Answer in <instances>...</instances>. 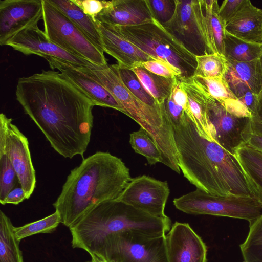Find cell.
<instances>
[{
    "instance_id": "6da1fadb",
    "label": "cell",
    "mask_w": 262,
    "mask_h": 262,
    "mask_svg": "<svg viewBox=\"0 0 262 262\" xmlns=\"http://www.w3.org/2000/svg\"><path fill=\"white\" fill-rule=\"evenodd\" d=\"M15 95L57 152L66 158L83 157L93 126L91 99L53 70L19 78Z\"/></svg>"
},
{
    "instance_id": "7a4b0ae2",
    "label": "cell",
    "mask_w": 262,
    "mask_h": 262,
    "mask_svg": "<svg viewBox=\"0 0 262 262\" xmlns=\"http://www.w3.org/2000/svg\"><path fill=\"white\" fill-rule=\"evenodd\" d=\"M172 127L178 165L190 183L217 195L253 197L235 156L201 136L186 112Z\"/></svg>"
},
{
    "instance_id": "3957f363",
    "label": "cell",
    "mask_w": 262,
    "mask_h": 262,
    "mask_svg": "<svg viewBox=\"0 0 262 262\" xmlns=\"http://www.w3.org/2000/svg\"><path fill=\"white\" fill-rule=\"evenodd\" d=\"M131 179L120 158L97 151L71 171L53 205L70 228L97 205L116 199Z\"/></svg>"
},
{
    "instance_id": "277c9868",
    "label": "cell",
    "mask_w": 262,
    "mask_h": 262,
    "mask_svg": "<svg viewBox=\"0 0 262 262\" xmlns=\"http://www.w3.org/2000/svg\"><path fill=\"white\" fill-rule=\"evenodd\" d=\"M171 225L167 216L156 217L115 199L97 205L69 229L72 247L91 254L111 235L134 231L161 236L169 231Z\"/></svg>"
},
{
    "instance_id": "5b68a950",
    "label": "cell",
    "mask_w": 262,
    "mask_h": 262,
    "mask_svg": "<svg viewBox=\"0 0 262 262\" xmlns=\"http://www.w3.org/2000/svg\"><path fill=\"white\" fill-rule=\"evenodd\" d=\"M93 78L115 98L123 110L152 137L162 155V163L173 171L179 169L172 125L166 113L149 106L136 97L124 85L116 65L85 67Z\"/></svg>"
},
{
    "instance_id": "8992f818",
    "label": "cell",
    "mask_w": 262,
    "mask_h": 262,
    "mask_svg": "<svg viewBox=\"0 0 262 262\" xmlns=\"http://www.w3.org/2000/svg\"><path fill=\"white\" fill-rule=\"evenodd\" d=\"M110 25L154 58L163 60L178 68L182 77L194 75L196 67L195 55L154 18L137 25Z\"/></svg>"
},
{
    "instance_id": "52a82bcc",
    "label": "cell",
    "mask_w": 262,
    "mask_h": 262,
    "mask_svg": "<svg viewBox=\"0 0 262 262\" xmlns=\"http://www.w3.org/2000/svg\"><path fill=\"white\" fill-rule=\"evenodd\" d=\"M173 203L177 209L187 214L243 219L249 224L262 214V207L253 197L220 196L197 188L175 198Z\"/></svg>"
},
{
    "instance_id": "ba28073f",
    "label": "cell",
    "mask_w": 262,
    "mask_h": 262,
    "mask_svg": "<svg viewBox=\"0 0 262 262\" xmlns=\"http://www.w3.org/2000/svg\"><path fill=\"white\" fill-rule=\"evenodd\" d=\"M44 32L53 43L77 57L98 66L107 62L99 50L81 31L61 11L43 0Z\"/></svg>"
},
{
    "instance_id": "9c48e42d",
    "label": "cell",
    "mask_w": 262,
    "mask_h": 262,
    "mask_svg": "<svg viewBox=\"0 0 262 262\" xmlns=\"http://www.w3.org/2000/svg\"><path fill=\"white\" fill-rule=\"evenodd\" d=\"M108 262H167L165 235L126 231L111 235L95 253Z\"/></svg>"
},
{
    "instance_id": "30bf717a",
    "label": "cell",
    "mask_w": 262,
    "mask_h": 262,
    "mask_svg": "<svg viewBox=\"0 0 262 262\" xmlns=\"http://www.w3.org/2000/svg\"><path fill=\"white\" fill-rule=\"evenodd\" d=\"M175 3L172 17L162 25L195 56L216 53L208 35L204 0H175Z\"/></svg>"
},
{
    "instance_id": "8fae6325",
    "label": "cell",
    "mask_w": 262,
    "mask_h": 262,
    "mask_svg": "<svg viewBox=\"0 0 262 262\" xmlns=\"http://www.w3.org/2000/svg\"><path fill=\"white\" fill-rule=\"evenodd\" d=\"M206 113L212 141L234 155L244 144L243 135L250 126L251 117L239 114L229 100L219 101L207 93Z\"/></svg>"
},
{
    "instance_id": "7c38bea8",
    "label": "cell",
    "mask_w": 262,
    "mask_h": 262,
    "mask_svg": "<svg viewBox=\"0 0 262 262\" xmlns=\"http://www.w3.org/2000/svg\"><path fill=\"white\" fill-rule=\"evenodd\" d=\"M5 114L0 115V148L8 156L20 186L29 199L36 186L35 171L27 137Z\"/></svg>"
},
{
    "instance_id": "4fadbf2b",
    "label": "cell",
    "mask_w": 262,
    "mask_h": 262,
    "mask_svg": "<svg viewBox=\"0 0 262 262\" xmlns=\"http://www.w3.org/2000/svg\"><path fill=\"white\" fill-rule=\"evenodd\" d=\"M169 193L167 182L143 175L132 178L116 200L151 215L164 217Z\"/></svg>"
},
{
    "instance_id": "5bb4252c",
    "label": "cell",
    "mask_w": 262,
    "mask_h": 262,
    "mask_svg": "<svg viewBox=\"0 0 262 262\" xmlns=\"http://www.w3.org/2000/svg\"><path fill=\"white\" fill-rule=\"evenodd\" d=\"M43 17V0L0 1V45Z\"/></svg>"
},
{
    "instance_id": "9a60e30c",
    "label": "cell",
    "mask_w": 262,
    "mask_h": 262,
    "mask_svg": "<svg viewBox=\"0 0 262 262\" xmlns=\"http://www.w3.org/2000/svg\"><path fill=\"white\" fill-rule=\"evenodd\" d=\"M6 45L27 55L35 54L46 59L55 58L80 67H90L94 64L53 43L37 24L21 31L10 39Z\"/></svg>"
},
{
    "instance_id": "2e32d148",
    "label": "cell",
    "mask_w": 262,
    "mask_h": 262,
    "mask_svg": "<svg viewBox=\"0 0 262 262\" xmlns=\"http://www.w3.org/2000/svg\"><path fill=\"white\" fill-rule=\"evenodd\" d=\"M167 262H207V247L186 223L175 222L165 234Z\"/></svg>"
},
{
    "instance_id": "e0dca14e",
    "label": "cell",
    "mask_w": 262,
    "mask_h": 262,
    "mask_svg": "<svg viewBox=\"0 0 262 262\" xmlns=\"http://www.w3.org/2000/svg\"><path fill=\"white\" fill-rule=\"evenodd\" d=\"M46 60L53 70H58L67 79L91 99L95 105L114 108L123 113L115 98L85 70V67L55 58H48Z\"/></svg>"
},
{
    "instance_id": "ac0fdd59",
    "label": "cell",
    "mask_w": 262,
    "mask_h": 262,
    "mask_svg": "<svg viewBox=\"0 0 262 262\" xmlns=\"http://www.w3.org/2000/svg\"><path fill=\"white\" fill-rule=\"evenodd\" d=\"M96 21L103 52L116 59L119 68L133 70L144 62L155 59L126 40L110 25L97 20Z\"/></svg>"
},
{
    "instance_id": "d6986e66",
    "label": "cell",
    "mask_w": 262,
    "mask_h": 262,
    "mask_svg": "<svg viewBox=\"0 0 262 262\" xmlns=\"http://www.w3.org/2000/svg\"><path fill=\"white\" fill-rule=\"evenodd\" d=\"M227 61L223 76L234 96L247 92L259 95L262 91V64L260 59L249 62Z\"/></svg>"
},
{
    "instance_id": "ffe728a7",
    "label": "cell",
    "mask_w": 262,
    "mask_h": 262,
    "mask_svg": "<svg viewBox=\"0 0 262 262\" xmlns=\"http://www.w3.org/2000/svg\"><path fill=\"white\" fill-rule=\"evenodd\" d=\"M154 18L147 0H113L110 7L103 10L95 20L117 26H134Z\"/></svg>"
},
{
    "instance_id": "44dd1931",
    "label": "cell",
    "mask_w": 262,
    "mask_h": 262,
    "mask_svg": "<svg viewBox=\"0 0 262 262\" xmlns=\"http://www.w3.org/2000/svg\"><path fill=\"white\" fill-rule=\"evenodd\" d=\"M225 30L243 40L262 45V9L249 0L225 26Z\"/></svg>"
},
{
    "instance_id": "7402d4cb",
    "label": "cell",
    "mask_w": 262,
    "mask_h": 262,
    "mask_svg": "<svg viewBox=\"0 0 262 262\" xmlns=\"http://www.w3.org/2000/svg\"><path fill=\"white\" fill-rule=\"evenodd\" d=\"M180 80L187 95L193 122L197 130L201 136L212 141L207 118V92L194 76L180 77Z\"/></svg>"
},
{
    "instance_id": "603a6c76",
    "label": "cell",
    "mask_w": 262,
    "mask_h": 262,
    "mask_svg": "<svg viewBox=\"0 0 262 262\" xmlns=\"http://www.w3.org/2000/svg\"><path fill=\"white\" fill-rule=\"evenodd\" d=\"M236 157L253 197L262 207V152L245 144L236 149Z\"/></svg>"
},
{
    "instance_id": "cb8c5ba5",
    "label": "cell",
    "mask_w": 262,
    "mask_h": 262,
    "mask_svg": "<svg viewBox=\"0 0 262 262\" xmlns=\"http://www.w3.org/2000/svg\"><path fill=\"white\" fill-rule=\"evenodd\" d=\"M49 1L66 15L99 50L104 52L96 20L84 13L72 0Z\"/></svg>"
},
{
    "instance_id": "d4e9b609",
    "label": "cell",
    "mask_w": 262,
    "mask_h": 262,
    "mask_svg": "<svg viewBox=\"0 0 262 262\" xmlns=\"http://www.w3.org/2000/svg\"><path fill=\"white\" fill-rule=\"evenodd\" d=\"M223 56L228 61L249 62L260 59L262 45L243 40L226 31Z\"/></svg>"
},
{
    "instance_id": "484cf974",
    "label": "cell",
    "mask_w": 262,
    "mask_h": 262,
    "mask_svg": "<svg viewBox=\"0 0 262 262\" xmlns=\"http://www.w3.org/2000/svg\"><path fill=\"white\" fill-rule=\"evenodd\" d=\"M10 219L0 211V262H24L19 241L15 237Z\"/></svg>"
},
{
    "instance_id": "4316f807",
    "label": "cell",
    "mask_w": 262,
    "mask_h": 262,
    "mask_svg": "<svg viewBox=\"0 0 262 262\" xmlns=\"http://www.w3.org/2000/svg\"><path fill=\"white\" fill-rule=\"evenodd\" d=\"M204 6L207 32L210 43L216 53L223 55L226 25L219 14L220 6L218 1L204 0Z\"/></svg>"
},
{
    "instance_id": "83f0119b",
    "label": "cell",
    "mask_w": 262,
    "mask_h": 262,
    "mask_svg": "<svg viewBox=\"0 0 262 262\" xmlns=\"http://www.w3.org/2000/svg\"><path fill=\"white\" fill-rule=\"evenodd\" d=\"M132 70L159 104L163 103L169 97L174 78L156 75L142 66L136 67Z\"/></svg>"
},
{
    "instance_id": "f1b7e54d",
    "label": "cell",
    "mask_w": 262,
    "mask_h": 262,
    "mask_svg": "<svg viewBox=\"0 0 262 262\" xmlns=\"http://www.w3.org/2000/svg\"><path fill=\"white\" fill-rule=\"evenodd\" d=\"M240 248L245 261L262 262V214L249 224L248 235Z\"/></svg>"
},
{
    "instance_id": "f546056e",
    "label": "cell",
    "mask_w": 262,
    "mask_h": 262,
    "mask_svg": "<svg viewBox=\"0 0 262 262\" xmlns=\"http://www.w3.org/2000/svg\"><path fill=\"white\" fill-rule=\"evenodd\" d=\"M129 143L136 153L144 156L150 165L162 163V155L157 144L148 134L142 128L132 133L129 135Z\"/></svg>"
},
{
    "instance_id": "4dcf8cb0",
    "label": "cell",
    "mask_w": 262,
    "mask_h": 262,
    "mask_svg": "<svg viewBox=\"0 0 262 262\" xmlns=\"http://www.w3.org/2000/svg\"><path fill=\"white\" fill-rule=\"evenodd\" d=\"M196 67L194 76L215 77L223 76L227 67L225 57L217 53L195 56Z\"/></svg>"
},
{
    "instance_id": "1f68e13d",
    "label": "cell",
    "mask_w": 262,
    "mask_h": 262,
    "mask_svg": "<svg viewBox=\"0 0 262 262\" xmlns=\"http://www.w3.org/2000/svg\"><path fill=\"white\" fill-rule=\"evenodd\" d=\"M115 65L123 83L136 97L145 104L163 112L161 105L145 89L132 70L120 68L118 64Z\"/></svg>"
},
{
    "instance_id": "d6a6232c",
    "label": "cell",
    "mask_w": 262,
    "mask_h": 262,
    "mask_svg": "<svg viewBox=\"0 0 262 262\" xmlns=\"http://www.w3.org/2000/svg\"><path fill=\"white\" fill-rule=\"evenodd\" d=\"M61 223L59 213L55 211L53 214L40 220L33 222L22 226H14L13 231L15 237L20 241L31 235L39 233H51Z\"/></svg>"
},
{
    "instance_id": "836d02e7",
    "label": "cell",
    "mask_w": 262,
    "mask_h": 262,
    "mask_svg": "<svg viewBox=\"0 0 262 262\" xmlns=\"http://www.w3.org/2000/svg\"><path fill=\"white\" fill-rule=\"evenodd\" d=\"M16 179V172L8 156L0 148V203L14 188Z\"/></svg>"
},
{
    "instance_id": "e575fe53",
    "label": "cell",
    "mask_w": 262,
    "mask_h": 262,
    "mask_svg": "<svg viewBox=\"0 0 262 262\" xmlns=\"http://www.w3.org/2000/svg\"><path fill=\"white\" fill-rule=\"evenodd\" d=\"M202 84L207 93L222 101L228 99H237L231 91L223 75L215 77H196Z\"/></svg>"
},
{
    "instance_id": "d590c367",
    "label": "cell",
    "mask_w": 262,
    "mask_h": 262,
    "mask_svg": "<svg viewBox=\"0 0 262 262\" xmlns=\"http://www.w3.org/2000/svg\"><path fill=\"white\" fill-rule=\"evenodd\" d=\"M154 18L163 24L172 17L175 9V0H147Z\"/></svg>"
},
{
    "instance_id": "8d00e7d4",
    "label": "cell",
    "mask_w": 262,
    "mask_h": 262,
    "mask_svg": "<svg viewBox=\"0 0 262 262\" xmlns=\"http://www.w3.org/2000/svg\"><path fill=\"white\" fill-rule=\"evenodd\" d=\"M141 66L148 71L167 78L182 77V72L178 68L163 60L154 59L141 63Z\"/></svg>"
},
{
    "instance_id": "74e56055",
    "label": "cell",
    "mask_w": 262,
    "mask_h": 262,
    "mask_svg": "<svg viewBox=\"0 0 262 262\" xmlns=\"http://www.w3.org/2000/svg\"><path fill=\"white\" fill-rule=\"evenodd\" d=\"M86 14L95 18L106 8L110 7L112 1L72 0Z\"/></svg>"
},
{
    "instance_id": "f35d334b",
    "label": "cell",
    "mask_w": 262,
    "mask_h": 262,
    "mask_svg": "<svg viewBox=\"0 0 262 262\" xmlns=\"http://www.w3.org/2000/svg\"><path fill=\"white\" fill-rule=\"evenodd\" d=\"M170 96L174 102L183 108L187 115L193 121V116L190 111L187 95L181 86L180 77L174 78Z\"/></svg>"
},
{
    "instance_id": "ab89813d",
    "label": "cell",
    "mask_w": 262,
    "mask_h": 262,
    "mask_svg": "<svg viewBox=\"0 0 262 262\" xmlns=\"http://www.w3.org/2000/svg\"><path fill=\"white\" fill-rule=\"evenodd\" d=\"M246 2V0H225L222 2L219 14L225 25L241 9Z\"/></svg>"
},
{
    "instance_id": "60d3db41",
    "label": "cell",
    "mask_w": 262,
    "mask_h": 262,
    "mask_svg": "<svg viewBox=\"0 0 262 262\" xmlns=\"http://www.w3.org/2000/svg\"><path fill=\"white\" fill-rule=\"evenodd\" d=\"M251 129L262 136V91L258 95L255 108L250 118Z\"/></svg>"
},
{
    "instance_id": "b9f144b4",
    "label": "cell",
    "mask_w": 262,
    "mask_h": 262,
    "mask_svg": "<svg viewBox=\"0 0 262 262\" xmlns=\"http://www.w3.org/2000/svg\"><path fill=\"white\" fill-rule=\"evenodd\" d=\"M244 144L262 152V136L253 132L251 126L243 135Z\"/></svg>"
},
{
    "instance_id": "7bdbcfd3",
    "label": "cell",
    "mask_w": 262,
    "mask_h": 262,
    "mask_svg": "<svg viewBox=\"0 0 262 262\" xmlns=\"http://www.w3.org/2000/svg\"><path fill=\"white\" fill-rule=\"evenodd\" d=\"M25 199H26L25 192L20 186L15 187L11 190L1 204L2 205L6 204L18 205Z\"/></svg>"
},
{
    "instance_id": "ee69618b",
    "label": "cell",
    "mask_w": 262,
    "mask_h": 262,
    "mask_svg": "<svg viewBox=\"0 0 262 262\" xmlns=\"http://www.w3.org/2000/svg\"><path fill=\"white\" fill-rule=\"evenodd\" d=\"M258 95L252 92H247L238 99L252 114L253 113L258 100Z\"/></svg>"
},
{
    "instance_id": "f6af8a7d",
    "label": "cell",
    "mask_w": 262,
    "mask_h": 262,
    "mask_svg": "<svg viewBox=\"0 0 262 262\" xmlns=\"http://www.w3.org/2000/svg\"><path fill=\"white\" fill-rule=\"evenodd\" d=\"M92 262H108L103 257L95 253L90 254Z\"/></svg>"
},
{
    "instance_id": "bcb514c9",
    "label": "cell",
    "mask_w": 262,
    "mask_h": 262,
    "mask_svg": "<svg viewBox=\"0 0 262 262\" xmlns=\"http://www.w3.org/2000/svg\"><path fill=\"white\" fill-rule=\"evenodd\" d=\"M260 61H261V64H262V56H261V58H260Z\"/></svg>"
},
{
    "instance_id": "7dc6e473",
    "label": "cell",
    "mask_w": 262,
    "mask_h": 262,
    "mask_svg": "<svg viewBox=\"0 0 262 262\" xmlns=\"http://www.w3.org/2000/svg\"><path fill=\"white\" fill-rule=\"evenodd\" d=\"M86 262H92V261H86Z\"/></svg>"
},
{
    "instance_id": "c3c4849f",
    "label": "cell",
    "mask_w": 262,
    "mask_h": 262,
    "mask_svg": "<svg viewBox=\"0 0 262 262\" xmlns=\"http://www.w3.org/2000/svg\"><path fill=\"white\" fill-rule=\"evenodd\" d=\"M244 262H247V261H244Z\"/></svg>"
}]
</instances>
